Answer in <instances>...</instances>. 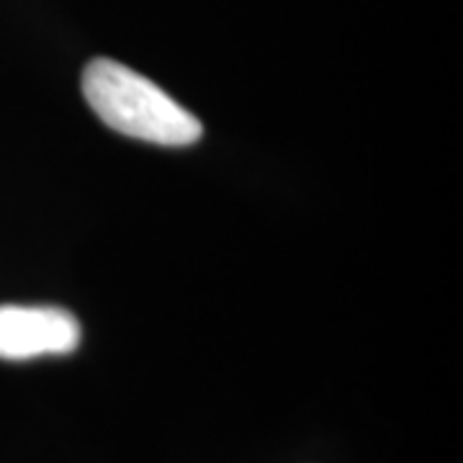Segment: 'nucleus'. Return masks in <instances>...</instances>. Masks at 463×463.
Wrapping results in <instances>:
<instances>
[{"instance_id":"nucleus-1","label":"nucleus","mask_w":463,"mask_h":463,"mask_svg":"<svg viewBox=\"0 0 463 463\" xmlns=\"http://www.w3.org/2000/svg\"><path fill=\"white\" fill-rule=\"evenodd\" d=\"M83 96L106 127L132 139L185 147L199 142L203 134L199 118L170 99L160 85L106 57L85 67Z\"/></svg>"},{"instance_id":"nucleus-2","label":"nucleus","mask_w":463,"mask_h":463,"mask_svg":"<svg viewBox=\"0 0 463 463\" xmlns=\"http://www.w3.org/2000/svg\"><path fill=\"white\" fill-rule=\"evenodd\" d=\"M80 322L60 307H0V358L32 361L42 355H67L80 345Z\"/></svg>"}]
</instances>
